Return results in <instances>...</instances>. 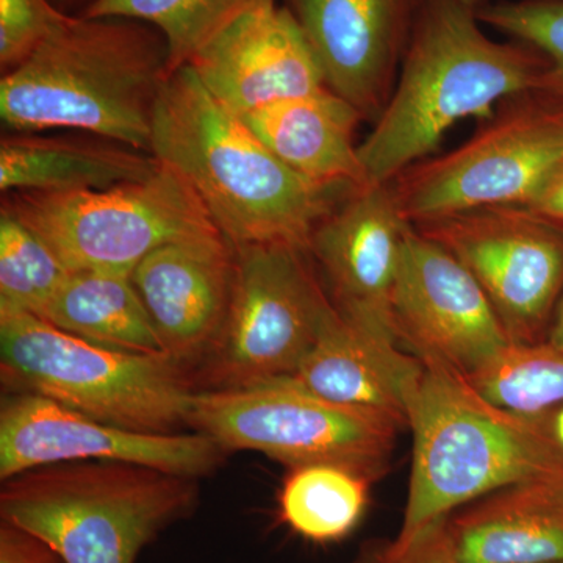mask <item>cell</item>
<instances>
[{
  "label": "cell",
  "mask_w": 563,
  "mask_h": 563,
  "mask_svg": "<svg viewBox=\"0 0 563 563\" xmlns=\"http://www.w3.org/2000/svg\"><path fill=\"white\" fill-rule=\"evenodd\" d=\"M151 154L188 181L233 246L284 243L309 251L321 221L355 191L320 187L288 168L190 66L163 85Z\"/></svg>",
  "instance_id": "1"
},
{
  "label": "cell",
  "mask_w": 563,
  "mask_h": 563,
  "mask_svg": "<svg viewBox=\"0 0 563 563\" xmlns=\"http://www.w3.org/2000/svg\"><path fill=\"white\" fill-rule=\"evenodd\" d=\"M479 22L459 0H420L390 99L358 144L368 185L424 161L463 118L536 90L548 58L523 41L488 38Z\"/></svg>",
  "instance_id": "2"
},
{
  "label": "cell",
  "mask_w": 563,
  "mask_h": 563,
  "mask_svg": "<svg viewBox=\"0 0 563 563\" xmlns=\"http://www.w3.org/2000/svg\"><path fill=\"white\" fill-rule=\"evenodd\" d=\"M162 33L124 18L70 14L0 80V118L14 133H90L151 152L155 103L172 76Z\"/></svg>",
  "instance_id": "3"
},
{
  "label": "cell",
  "mask_w": 563,
  "mask_h": 563,
  "mask_svg": "<svg viewBox=\"0 0 563 563\" xmlns=\"http://www.w3.org/2000/svg\"><path fill=\"white\" fill-rule=\"evenodd\" d=\"M422 363L410 410L412 472L398 543L465 504L510 485L563 474V450L551 432L550 417L507 412L483 398L463 374L437 362Z\"/></svg>",
  "instance_id": "4"
},
{
  "label": "cell",
  "mask_w": 563,
  "mask_h": 563,
  "mask_svg": "<svg viewBox=\"0 0 563 563\" xmlns=\"http://www.w3.org/2000/svg\"><path fill=\"white\" fill-rule=\"evenodd\" d=\"M2 483L0 518L46 540L66 563H135L199 499L198 479L129 462L57 463Z\"/></svg>",
  "instance_id": "5"
},
{
  "label": "cell",
  "mask_w": 563,
  "mask_h": 563,
  "mask_svg": "<svg viewBox=\"0 0 563 563\" xmlns=\"http://www.w3.org/2000/svg\"><path fill=\"white\" fill-rule=\"evenodd\" d=\"M0 374L10 393H35L129 431L188 428L195 373L166 354L87 342L36 314L0 309Z\"/></svg>",
  "instance_id": "6"
},
{
  "label": "cell",
  "mask_w": 563,
  "mask_h": 563,
  "mask_svg": "<svg viewBox=\"0 0 563 563\" xmlns=\"http://www.w3.org/2000/svg\"><path fill=\"white\" fill-rule=\"evenodd\" d=\"M2 209L38 233L70 273L132 274L165 244L221 233L188 181L165 163L150 179L107 190L10 192Z\"/></svg>",
  "instance_id": "7"
},
{
  "label": "cell",
  "mask_w": 563,
  "mask_h": 563,
  "mask_svg": "<svg viewBox=\"0 0 563 563\" xmlns=\"http://www.w3.org/2000/svg\"><path fill=\"white\" fill-rule=\"evenodd\" d=\"M233 247L231 307L220 339L196 368L199 390L254 387L290 376L335 312L309 251L284 243Z\"/></svg>",
  "instance_id": "8"
},
{
  "label": "cell",
  "mask_w": 563,
  "mask_h": 563,
  "mask_svg": "<svg viewBox=\"0 0 563 563\" xmlns=\"http://www.w3.org/2000/svg\"><path fill=\"white\" fill-rule=\"evenodd\" d=\"M563 154V103L526 91L499 103L472 139L390 181L410 224L490 207H525Z\"/></svg>",
  "instance_id": "9"
},
{
  "label": "cell",
  "mask_w": 563,
  "mask_h": 563,
  "mask_svg": "<svg viewBox=\"0 0 563 563\" xmlns=\"http://www.w3.org/2000/svg\"><path fill=\"white\" fill-rule=\"evenodd\" d=\"M188 428L225 453L255 451L290 468L332 465L383 476L399 429L390 422L273 380L232 390H198Z\"/></svg>",
  "instance_id": "10"
},
{
  "label": "cell",
  "mask_w": 563,
  "mask_h": 563,
  "mask_svg": "<svg viewBox=\"0 0 563 563\" xmlns=\"http://www.w3.org/2000/svg\"><path fill=\"white\" fill-rule=\"evenodd\" d=\"M472 273L510 342H544L563 291V231L523 207L412 224Z\"/></svg>",
  "instance_id": "11"
},
{
  "label": "cell",
  "mask_w": 563,
  "mask_h": 563,
  "mask_svg": "<svg viewBox=\"0 0 563 563\" xmlns=\"http://www.w3.org/2000/svg\"><path fill=\"white\" fill-rule=\"evenodd\" d=\"M225 454L203 433L129 431L35 393H10L0 407L2 481L41 466L90 461L139 463L199 479Z\"/></svg>",
  "instance_id": "12"
},
{
  "label": "cell",
  "mask_w": 563,
  "mask_h": 563,
  "mask_svg": "<svg viewBox=\"0 0 563 563\" xmlns=\"http://www.w3.org/2000/svg\"><path fill=\"white\" fill-rule=\"evenodd\" d=\"M396 339L468 376L510 343L487 295L450 251L410 224L391 299Z\"/></svg>",
  "instance_id": "13"
},
{
  "label": "cell",
  "mask_w": 563,
  "mask_h": 563,
  "mask_svg": "<svg viewBox=\"0 0 563 563\" xmlns=\"http://www.w3.org/2000/svg\"><path fill=\"white\" fill-rule=\"evenodd\" d=\"M420 0H288L325 87L376 121L398 80Z\"/></svg>",
  "instance_id": "14"
},
{
  "label": "cell",
  "mask_w": 563,
  "mask_h": 563,
  "mask_svg": "<svg viewBox=\"0 0 563 563\" xmlns=\"http://www.w3.org/2000/svg\"><path fill=\"white\" fill-rule=\"evenodd\" d=\"M409 228L388 184L352 191L318 225L309 254L343 318L396 336L391 299Z\"/></svg>",
  "instance_id": "15"
},
{
  "label": "cell",
  "mask_w": 563,
  "mask_h": 563,
  "mask_svg": "<svg viewBox=\"0 0 563 563\" xmlns=\"http://www.w3.org/2000/svg\"><path fill=\"white\" fill-rule=\"evenodd\" d=\"M187 66L239 117L325 87L317 55L301 25L277 0L232 22Z\"/></svg>",
  "instance_id": "16"
},
{
  "label": "cell",
  "mask_w": 563,
  "mask_h": 563,
  "mask_svg": "<svg viewBox=\"0 0 563 563\" xmlns=\"http://www.w3.org/2000/svg\"><path fill=\"white\" fill-rule=\"evenodd\" d=\"M233 279L235 247L222 233L165 244L133 269L163 350L192 373L220 339Z\"/></svg>",
  "instance_id": "17"
},
{
  "label": "cell",
  "mask_w": 563,
  "mask_h": 563,
  "mask_svg": "<svg viewBox=\"0 0 563 563\" xmlns=\"http://www.w3.org/2000/svg\"><path fill=\"white\" fill-rule=\"evenodd\" d=\"M422 372L424 363L404 352L396 336L355 324L335 309L306 361L276 380L401 429L409 426Z\"/></svg>",
  "instance_id": "18"
},
{
  "label": "cell",
  "mask_w": 563,
  "mask_h": 563,
  "mask_svg": "<svg viewBox=\"0 0 563 563\" xmlns=\"http://www.w3.org/2000/svg\"><path fill=\"white\" fill-rule=\"evenodd\" d=\"M242 118L266 147L303 179L325 188L368 187L354 141L363 121L361 111L328 87Z\"/></svg>",
  "instance_id": "19"
},
{
  "label": "cell",
  "mask_w": 563,
  "mask_h": 563,
  "mask_svg": "<svg viewBox=\"0 0 563 563\" xmlns=\"http://www.w3.org/2000/svg\"><path fill=\"white\" fill-rule=\"evenodd\" d=\"M448 528L461 563H561L563 474L492 493Z\"/></svg>",
  "instance_id": "20"
},
{
  "label": "cell",
  "mask_w": 563,
  "mask_h": 563,
  "mask_svg": "<svg viewBox=\"0 0 563 563\" xmlns=\"http://www.w3.org/2000/svg\"><path fill=\"white\" fill-rule=\"evenodd\" d=\"M158 168L151 152L90 133H14L0 140V190L7 195L107 190L150 179Z\"/></svg>",
  "instance_id": "21"
},
{
  "label": "cell",
  "mask_w": 563,
  "mask_h": 563,
  "mask_svg": "<svg viewBox=\"0 0 563 563\" xmlns=\"http://www.w3.org/2000/svg\"><path fill=\"white\" fill-rule=\"evenodd\" d=\"M38 318L110 350L166 354L132 274L73 272Z\"/></svg>",
  "instance_id": "22"
},
{
  "label": "cell",
  "mask_w": 563,
  "mask_h": 563,
  "mask_svg": "<svg viewBox=\"0 0 563 563\" xmlns=\"http://www.w3.org/2000/svg\"><path fill=\"white\" fill-rule=\"evenodd\" d=\"M369 484L361 474L340 466L292 468L282 485V521L310 542H339L362 520Z\"/></svg>",
  "instance_id": "23"
},
{
  "label": "cell",
  "mask_w": 563,
  "mask_h": 563,
  "mask_svg": "<svg viewBox=\"0 0 563 563\" xmlns=\"http://www.w3.org/2000/svg\"><path fill=\"white\" fill-rule=\"evenodd\" d=\"M465 379L499 409L521 417H551L563 407V347L548 340L510 342Z\"/></svg>",
  "instance_id": "24"
},
{
  "label": "cell",
  "mask_w": 563,
  "mask_h": 563,
  "mask_svg": "<svg viewBox=\"0 0 563 563\" xmlns=\"http://www.w3.org/2000/svg\"><path fill=\"white\" fill-rule=\"evenodd\" d=\"M272 0H92L87 18H124L157 29L172 73L184 68L232 22Z\"/></svg>",
  "instance_id": "25"
},
{
  "label": "cell",
  "mask_w": 563,
  "mask_h": 563,
  "mask_svg": "<svg viewBox=\"0 0 563 563\" xmlns=\"http://www.w3.org/2000/svg\"><path fill=\"white\" fill-rule=\"evenodd\" d=\"M69 274L38 233L10 211H0V309L38 317Z\"/></svg>",
  "instance_id": "26"
},
{
  "label": "cell",
  "mask_w": 563,
  "mask_h": 563,
  "mask_svg": "<svg viewBox=\"0 0 563 563\" xmlns=\"http://www.w3.org/2000/svg\"><path fill=\"white\" fill-rule=\"evenodd\" d=\"M477 18L542 52L550 65L533 91L563 103V0L487 3Z\"/></svg>",
  "instance_id": "27"
},
{
  "label": "cell",
  "mask_w": 563,
  "mask_h": 563,
  "mask_svg": "<svg viewBox=\"0 0 563 563\" xmlns=\"http://www.w3.org/2000/svg\"><path fill=\"white\" fill-rule=\"evenodd\" d=\"M69 16L54 0H0L2 73H10L31 58Z\"/></svg>",
  "instance_id": "28"
},
{
  "label": "cell",
  "mask_w": 563,
  "mask_h": 563,
  "mask_svg": "<svg viewBox=\"0 0 563 563\" xmlns=\"http://www.w3.org/2000/svg\"><path fill=\"white\" fill-rule=\"evenodd\" d=\"M448 518L428 526L407 542L372 544L352 563H461Z\"/></svg>",
  "instance_id": "29"
},
{
  "label": "cell",
  "mask_w": 563,
  "mask_h": 563,
  "mask_svg": "<svg viewBox=\"0 0 563 563\" xmlns=\"http://www.w3.org/2000/svg\"><path fill=\"white\" fill-rule=\"evenodd\" d=\"M0 563H66L63 555L27 529L0 523Z\"/></svg>",
  "instance_id": "30"
},
{
  "label": "cell",
  "mask_w": 563,
  "mask_h": 563,
  "mask_svg": "<svg viewBox=\"0 0 563 563\" xmlns=\"http://www.w3.org/2000/svg\"><path fill=\"white\" fill-rule=\"evenodd\" d=\"M523 209L563 231V154Z\"/></svg>",
  "instance_id": "31"
},
{
  "label": "cell",
  "mask_w": 563,
  "mask_h": 563,
  "mask_svg": "<svg viewBox=\"0 0 563 563\" xmlns=\"http://www.w3.org/2000/svg\"><path fill=\"white\" fill-rule=\"evenodd\" d=\"M547 340L554 346L563 347V291L561 298H559L558 307H555Z\"/></svg>",
  "instance_id": "32"
},
{
  "label": "cell",
  "mask_w": 563,
  "mask_h": 563,
  "mask_svg": "<svg viewBox=\"0 0 563 563\" xmlns=\"http://www.w3.org/2000/svg\"><path fill=\"white\" fill-rule=\"evenodd\" d=\"M550 428L551 432H553L555 442H558L559 446L563 450V407L551 415Z\"/></svg>",
  "instance_id": "33"
},
{
  "label": "cell",
  "mask_w": 563,
  "mask_h": 563,
  "mask_svg": "<svg viewBox=\"0 0 563 563\" xmlns=\"http://www.w3.org/2000/svg\"><path fill=\"white\" fill-rule=\"evenodd\" d=\"M54 2L57 3V5L60 7L63 11L81 9V11H84L85 9H87L88 5H90L92 0H54Z\"/></svg>",
  "instance_id": "34"
},
{
  "label": "cell",
  "mask_w": 563,
  "mask_h": 563,
  "mask_svg": "<svg viewBox=\"0 0 563 563\" xmlns=\"http://www.w3.org/2000/svg\"><path fill=\"white\" fill-rule=\"evenodd\" d=\"M459 2H462L463 5L470 7V9L474 11H479L484 5H487L485 0H459Z\"/></svg>",
  "instance_id": "35"
},
{
  "label": "cell",
  "mask_w": 563,
  "mask_h": 563,
  "mask_svg": "<svg viewBox=\"0 0 563 563\" xmlns=\"http://www.w3.org/2000/svg\"><path fill=\"white\" fill-rule=\"evenodd\" d=\"M561 563H563V562H561Z\"/></svg>",
  "instance_id": "36"
}]
</instances>
